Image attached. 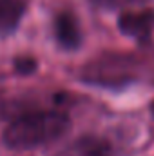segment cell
I'll return each mask as SVG.
<instances>
[{"label":"cell","mask_w":154,"mask_h":156,"mask_svg":"<svg viewBox=\"0 0 154 156\" xmlns=\"http://www.w3.org/2000/svg\"><path fill=\"white\" fill-rule=\"evenodd\" d=\"M64 156H111V144L102 138L87 136L75 142L73 149Z\"/></svg>","instance_id":"6"},{"label":"cell","mask_w":154,"mask_h":156,"mask_svg":"<svg viewBox=\"0 0 154 156\" xmlns=\"http://www.w3.org/2000/svg\"><path fill=\"white\" fill-rule=\"evenodd\" d=\"M37 69V62L33 60V58H18L16 60V71L18 73H24V75H27V73H33Z\"/></svg>","instance_id":"8"},{"label":"cell","mask_w":154,"mask_h":156,"mask_svg":"<svg viewBox=\"0 0 154 156\" xmlns=\"http://www.w3.org/2000/svg\"><path fill=\"white\" fill-rule=\"evenodd\" d=\"M26 13L24 0H0V35H9L16 29Z\"/></svg>","instance_id":"5"},{"label":"cell","mask_w":154,"mask_h":156,"mask_svg":"<svg viewBox=\"0 0 154 156\" xmlns=\"http://www.w3.org/2000/svg\"><path fill=\"white\" fill-rule=\"evenodd\" d=\"M69 123V116L62 111L24 113L7 125L4 142L11 149H35L64 136Z\"/></svg>","instance_id":"1"},{"label":"cell","mask_w":154,"mask_h":156,"mask_svg":"<svg viewBox=\"0 0 154 156\" xmlns=\"http://www.w3.org/2000/svg\"><path fill=\"white\" fill-rule=\"evenodd\" d=\"M120 31L136 40H149L154 33V9L129 11L118 20Z\"/></svg>","instance_id":"3"},{"label":"cell","mask_w":154,"mask_h":156,"mask_svg":"<svg viewBox=\"0 0 154 156\" xmlns=\"http://www.w3.org/2000/svg\"><path fill=\"white\" fill-rule=\"evenodd\" d=\"M82 76L85 82L103 85V87H114L125 85L138 78L136 62L125 56H103L98 60H93L83 67Z\"/></svg>","instance_id":"2"},{"label":"cell","mask_w":154,"mask_h":156,"mask_svg":"<svg viewBox=\"0 0 154 156\" xmlns=\"http://www.w3.org/2000/svg\"><path fill=\"white\" fill-rule=\"evenodd\" d=\"M96 7L103 9H120V7H129V5H138L147 0H91Z\"/></svg>","instance_id":"7"},{"label":"cell","mask_w":154,"mask_h":156,"mask_svg":"<svg viewBox=\"0 0 154 156\" xmlns=\"http://www.w3.org/2000/svg\"><path fill=\"white\" fill-rule=\"evenodd\" d=\"M54 37L58 44L65 49H76L82 42V33L78 27L75 15L69 11H62L54 18Z\"/></svg>","instance_id":"4"}]
</instances>
